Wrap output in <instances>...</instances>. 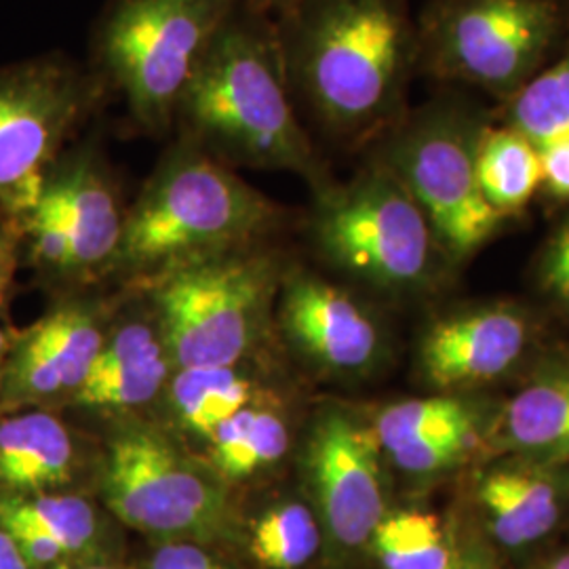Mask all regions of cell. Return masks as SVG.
Segmentation results:
<instances>
[{
  "label": "cell",
  "mask_w": 569,
  "mask_h": 569,
  "mask_svg": "<svg viewBox=\"0 0 569 569\" xmlns=\"http://www.w3.org/2000/svg\"><path fill=\"white\" fill-rule=\"evenodd\" d=\"M281 37L293 98L336 140L369 142L406 114L418 28L406 0H302Z\"/></svg>",
  "instance_id": "cell-1"
},
{
  "label": "cell",
  "mask_w": 569,
  "mask_h": 569,
  "mask_svg": "<svg viewBox=\"0 0 569 569\" xmlns=\"http://www.w3.org/2000/svg\"><path fill=\"white\" fill-rule=\"evenodd\" d=\"M178 119L234 159L323 178L293 106L281 34L256 18L226 21L183 89Z\"/></svg>",
  "instance_id": "cell-2"
},
{
  "label": "cell",
  "mask_w": 569,
  "mask_h": 569,
  "mask_svg": "<svg viewBox=\"0 0 569 569\" xmlns=\"http://www.w3.org/2000/svg\"><path fill=\"white\" fill-rule=\"evenodd\" d=\"M274 216V204L201 148L180 146L124 218L114 260L143 270L222 253L262 232Z\"/></svg>",
  "instance_id": "cell-3"
},
{
  "label": "cell",
  "mask_w": 569,
  "mask_h": 569,
  "mask_svg": "<svg viewBox=\"0 0 569 569\" xmlns=\"http://www.w3.org/2000/svg\"><path fill=\"white\" fill-rule=\"evenodd\" d=\"M489 124L481 108L448 98L406 112L388 131L380 161L422 209L449 264L467 262L507 222L477 182V150Z\"/></svg>",
  "instance_id": "cell-4"
},
{
  "label": "cell",
  "mask_w": 569,
  "mask_h": 569,
  "mask_svg": "<svg viewBox=\"0 0 569 569\" xmlns=\"http://www.w3.org/2000/svg\"><path fill=\"white\" fill-rule=\"evenodd\" d=\"M232 16L234 0H112L96 34L102 79L121 91L136 121L164 131Z\"/></svg>",
  "instance_id": "cell-5"
},
{
  "label": "cell",
  "mask_w": 569,
  "mask_h": 569,
  "mask_svg": "<svg viewBox=\"0 0 569 569\" xmlns=\"http://www.w3.org/2000/svg\"><path fill=\"white\" fill-rule=\"evenodd\" d=\"M418 28V63L441 81L507 103L568 39L559 0H432Z\"/></svg>",
  "instance_id": "cell-6"
},
{
  "label": "cell",
  "mask_w": 569,
  "mask_h": 569,
  "mask_svg": "<svg viewBox=\"0 0 569 569\" xmlns=\"http://www.w3.org/2000/svg\"><path fill=\"white\" fill-rule=\"evenodd\" d=\"M312 234L333 266L387 291H420L449 268L427 216L382 161L326 188Z\"/></svg>",
  "instance_id": "cell-7"
},
{
  "label": "cell",
  "mask_w": 569,
  "mask_h": 569,
  "mask_svg": "<svg viewBox=\"0 0 569 569\" xmlns=\"http://www.w3.org/2000/svg\"><path fill=\"white\" fill-rule=\"evenodd\" d=\"M102 74L61 56L0 68V204L26 216L63 142L102 100Z\"/></svg>",
  "instance_id": "cell-8"
},
{
  "label": "cell",
  "mask_w": 569,
  "mask_h": 569,
  "mask_svg": "<svg viewBox=\"0 0 569 569\" xmlns=\"http://www.w3.org/2000/svg\"><path fill=\"white\" fill-rule=\"evenodd\" d=\"M272 272L266 258L224 251L169 266L159 302L176 366L234 367L256 340Z\"/></svg>",
  "instance_id": "cell-9"
},
{
  "label": "cell",
  "mask_w": 569,
  "mask_h": 569,
  "mask_svg": "<svg viewBox=\"0 0 569 569\" xmlns=\"http://www.w3.org/2000/svg\"><path fill=\"white\" fill-rule=\"evenodd\" d=\"M102 493L124 526L150 536L194 542L234 533L224 489L146 428H129L112 439Z\"/></svg>",
  "instance_id": "cell-10"
},
{
  "label": "cell",
  "mask_w": 569,
  "mask_h": 569,
  "mask_svg": "<svg viewBox=\"0 0 569 569\" xmlns=\"http://www.w3.org/2000/svg\"><path fill=\"white\" fill-rule=\"evenodd\" d=\"M380 449L373 427L342 407L321 411L310 430L306 467L319 523L331 547L340 552L369 547L388 515Z\"/></svg>",
  "instance_id": "cell-11"
},
{
  "label": "cell",
  "mask_w": 569,
  "mask_h": 569,
  "mask_svg": "<svg viewBox=\"0 0 569 569\" xmlns=\"http://www.w3.org/2000/svg\"><path fill=\"white\" fill-rule=\"evenodd\" d=\"M531 345L528 315L512 305L453 310L428 327L420 345V371L428 387L462 395L509 376Z\"/></svg>",
  "instance_id": "cell-12"
},
{
  "label": "cell",
  "mask_w": 569,
  "mask_h": 569,
  "mask_svg": "<svg viewBox=\"0 0 569 569\" xmlns=\"http://www.w3.org/2000/svg\"><path fill=\"white\" fill-rule=\"evenodd\" d=\"M472 500L493 545L531 549L559 528L569 509V467L500 456L477 472Z\"/></svg>",
  "instance_id": "cell-13"
},
{
  "label": "cell",
  "mask_w": 569,
  "mask_h": 569,
  "mask_svg": "<svg viewBox=\"0 0 569 569\" xmlns=\"http://www.w3.org/2000/svg\"><path fill=\"white\" fill-rule=\"evenodd\" d=\"M283 321L291 340L317 366L333 373H363L376 366L380 331L345 289L317 277H296L287 284Z\"/></svg>",
  "instance_id": "cell-14"
},
{
  "label": "cell",
  "mask_w": 569,
  "mask_h": 569,
  "mask_svg": "<svg viewBox=\"0 0 569 569\" xmlns=\"http://www.w3.org/2000/svg\"><path fill=\"white\" fill-rule=\"evenodd\" d=\"M491 428V443L505 458L569 467V366L540 369L510 399Z\"/></svg>",
  "instance_id": "cell-15"
},
{
  "label": "cell",
  "mask_w": 569,
  "mask_h": 569,
  "mask_svg": "<svg viewBox=\"0 0 569 569\" xmlns=\"http://www.w3.org/2000/svg\"><path fill=\"white\" fill-rule=\"evenodd\" d=\"M60 201L70 239V268H89L117 258L124 218L93 152H82L47 178Z\"/></svg>",
  "instance_id": "cell-16"
},
{
  "label": "cell",
  "mask_w": 569,
  "mask_h": 569,
  "mask_svg": "<svg viewBox=\"0 0 569 569\" xmlns=\"http://www.w3.org/2000/svg\"><path fill=\"white\" fill-rule=\"evenodd\" d=\"M72 439L58 418L32 411L0 422V486L9 493H44L72 472Z\"/></svg>",
  "instance_id": "cell-17"
},
{
  "label": "cell",
  "mask_w": 569,
  "mask_h": 569,
  "mask_svg": "<svg viewBox=\"0 0 569 569\" xmlns=\"http://www.w3.org/2000/svg\"><path fill=\"white\" fill-rule=\"evenodd\" d=\"M477 182L498 216H519L542 186L540 150L507 124H489L477 150Z\"/></svg>",
  "instance_id": "cell-18"
},
{
  "label": "cell",
  "mask_w": 569,
  "mask_h": 569,
  "mask_svg": "<svg viewBox=\"0 0 569 569\" xmlns=\"http://www.w3.org/2000/svg\"><path fill=\"white\" fill-rule=\"evenodd\" d=\"M563 51L505 103L502 124L538 150L569 138V32Z\"/></svg>",
  "instance_id": "cell-19"
},
{
  "label": "cell",
  "mask_w": 569,
  "mask_h": 569,
  "mask_svg": "<svg viewBox=\"0 0 569 569\" xmlns=\"http://www.w3.org/2000/svg\"><path fill=\"white\" fill-rule=\"evenodd\" d=\"M369 547L382 569H449L456 536L428 510L388 512Z\"/></svg>",
  "instance_id": "cell-20"
},
{
  "label": "cell",
  "mask_w": 569,
  "mask_h": 569,
  "mask_svg": "<svg viewBox=\"0 0 569 569\" xmlns=\"http://www.w3.org/2000/svg\"><path fill=\"white\" fill-rule=\"evenodd\" d=\"M251 401V385L234 367L180 369L171 385V403L183 427L211 439L226 420Z\"/></svg>",
  "instance_id": "cell-21"
},
{
  "label": "cell",
  "mask_w": 569,
  "mask_h": 569,
  "mask_svg": "<svg viewBox=\"0 0 569 569\" xmlns=\"http://www.w3.org/2000/svg\"><path fill=\"white\" fill-rule=\"evenodd\" d=\"M287 448L284 420L268 409L244 407L211 435V458L226 479H243L279 462Z\"/></svg>",
  "instance_id": "cell-22"
},
{
  "label": "cell",
  "mask_w": 569,
  "mask_h": 569,
  "mask_svg": "<svg viewBox=\"0 0 569 569\" xmlns=\"http://www.w3.org/2000/svg\"><path fill=\"white\" fill-rule=\"evenodd\" d=\"M20 523L53 540L66 555L91 549L98 515L77 496L0 493V526Z\"/></svg>",
  "instance_id": "cell-23"
},
{
  "label": "cell",
  "mask_w": 569,
  "mask_h": 569,
  "mask_svg": "<svg viewBox=\"0 0 569 569\" xmlns=\"http://www.w3.org/2000/svg\"><path fill=\"white\" fill-rule=\"evenodd\" d=\"M475 425H486V418L475 401L465 395L437 392L432 397H418L388 406L371 427L376 430L380 448L388 449L430 432Z\"/></svg>",
  "instance_id": "cell-24"
},
{
  "label": "cell",
  "mask_w": 569,
  "mask_h": 569,
  "mask_svg": "<svg viewBox=\"0 0 569 569\" xmlns=\"http://www.w3.org/2000/svg\"><path fill=\"white\" fill-rule=\"evenodd\" d=\"M321 549V523L302 502L268 510L251 529V552L270 569H300Z\"/></svg>",
  "instance_id": "cell-25"
},
{
  "label": "cell",
  "mask_w": 569,
  "mask_h": 569,
  "mask_svg": "<svg viewBox=\"0 0 569 569\" xmlns=\"http://www.w3.org/2000/svg\"><path fill=\"white\" fill-rule=\"evenodd\" d=\"M60 371L63 390H79L102 350V333L89 315L77 308L58 310L34 327Z\"/></svg>",
  "instance_id": "cell-26"
},
{
  "label": "cell",
  "mask_w": 569,
  "mask_h": 569,
  "mask_svg": "<svg viewBox=\"0 0 569 569\" xmlns=\"http://www.w3.org/2000/svg\"><path fill=\"white\" fill-rule=\"evenodd\" d=\"M486 443V425L430 432L385 449L392 465L411 477L443 475L465 465Z\"/></svg>",
  "instance_id": "cell-27"
},
{
  "label": "cell",
  "mask_w": 569,
  "mask_h": 569,
  "mask_svg": "<svg viewBox=\"0 0 569 569\" xmlns=\"http://www.w3.org/2000/svg\"><path fill=\"white\" fill-rule=\"evenodd\" d=\"M167 378L163 355L136 366L122 367L103 378L84 382L77 390V401L87 407H133L150 401Z\"/></svg>",
  "instance_id": "cell-28"
},
{
  "label": "cell",
  "mask_w": 569,
  "mask_h": 569,
  "mask_svg": "<svg viewBox=\"0 0 569 569\" xmlns=\"http://www.w3.org/2000/svg\"><path fill=\"white\" fill-rule=\"evenodd\" d=\"M7 390L13 399L20 401L53 397L63 390L60 371L37 331H32L16 352L13 363L9 367Z\"/></svg>",
  "instance_id": "cell-29"
},
{
  "label": "cell",
  "mask_w": 569,
  "mask_h": 569,
  "mask_svg": "<svg viewBox=\"0 0 569 569\" xmlns=\"http://www.w3.org/2000/svg\"><path fill=\"white\" fill-rule=\"evenodd\" d=\"M23 220L32 237L37 258L44 264L70 268V239L60 201L49 182H44L39 201L23 216Z\"/></svg>",
  "instance_id": "cell-30"
},
{
  "label": "cell",
  "mask_w": 569,
  "mask_h": 569,
  "mask_svg": "<svg viewBox=\"0 0 569 569\" xmlns=\"http://www.w3.org/2000/svg\"><path fill=\"white\" fill-rule=\"evenodd\" d=\"M536 279L550 302L569 317V213L550 230L536 258Z\"/></svg>",
  "instance_id": "cell-31"
},
{
  "label": "cell",
  "mask_w": 569,
  "mask_h": 569,
  "mask_svg": "<svg viewBox=\"0 0 569 569\" xmlns=\"http://www.w3.org/2000/svg\"><path fill=\"white\" fill-rule=\"evenodd\" d=\"M159 355H163L161 346L148 327H122L121 331L110 340V345L102 346L84 382L98 380L112 371H119L122 367L136 366V363H142V361H148Z\"/></svg>",
  "instance_id": "cell-32"
},
{
  "label": "cell",
  "mask_w": 569,
  "mask_h": 569,
  "mask_svg": "<svg viewBox=\"0 0 569 569\" xmlns=\"http://www.w3.org/2000/svg\"><path fill=\"white\" fill-rule=\"evenodd\" d=\"M542 186L550 199L569 203V138L540 148Z\"/></svg>",
  "instance_id": "cell-33"
},
{
  "label": "cell",
  "mask_w": 569,
  "mask_h": 569,
  "mask_svg": "<svg viewBox=\"0 0 569 569\" xmlns=\"http://www.w3.org/2000/svg\"><path fill=\"white\" fill-rule=\"evenodd\" d=\"M150 569H226L213 555L190 545V542H171L152 555Z\"/></svg>",
  "instance_id": "cell-34"
},
{
  "label": "cell",
  "mask_w": 569,
  "mask_h": 569,
  "mask_svg": "<svg viewBox=\"0 0 569 569\" xmlns=\"http://www.w3.org/2000/svg\"><path fill=\"white\" fill-rule=\"evenodd\" d=\"M449 569H500L486 542L477 536H456V555Z\"/></svg>",
  "instance_id": "cell-35"
},
{
  "label": "cell",
  "mask_w": 569,
  "mask_h": 569,
  "mask_svg": "<svg viewBox=\"0 0 569 569\" xmlns=\"http://www.w3.org/2000/svg\"><path fill=\"white\" fill-rule=\"evenodd\" d=\"M0 569H30L16 540L0 529Z\"/></svg>",
  "instance_id": "cell-36"
},
{
  "label": "cell",
  "mask_w": 569,
  "mask_h": 569,
  "mask_svg": "<svg viewBox=\"0 0 569 569\" xmlns=\"http://www.w3.org/2000/svg\"><path fill=\"white\" fill-rule=\"evenodd\" d=\"M256 11H281L283 16L291 13L302 0H247Z\"/></svg>",
  "instance_id": "cell-37"
},
{
  "label": "cell",
  "mask_w": 569,
  "mask_h": 569,
  "mask_svg": "<svg viewBox=\"0 0 569 569\" xmlns=\"http://www.w3.org/2000/svg\"><path fill=\"white\" fill-rule=\"evenodd\" d=\"M9 262H11V244L4 237H0V293L9 274Z\"/></svg>",
  "instance_id": "cell-38"
},
{
  "label": "cell",
  "mask_w": 569,
  "mask_h": 569,
  "mask_svg": "<svg viewBox=\"0 0 569 569\" xmlns=\"http://www.w3.org/2000/svg\"><path fill=\"white\" fill-rule=\"evenodd\" d=\"M540 569H569V549L552 555L549 561H545Z\"/></svg>",
  "instance_id": "cell-39"
},
{
  "label": "cell",
  "mask_w": 569,
  "mask_h": 569,
  "mask_svg": "<svg viewBox=\"0 0 569 569\" xmlns=\"http://www.w3.org/2000/svg\"><path fill=\"white\" fill-rule=\"evenodd\" d=\"M47 569H112V568H106V566H74V563H70V561H58L56 566H51V568Z\"/></svg>",
  "instance_id": "cell-40"
},
{
  "label": "cell",
  "mask_w": 569,
  "mask_h": 569,
  "mask_svg": "<svg viewBox=\"0 0 569 569\" xmlns=\"http://www.w3.org/2000/svg\"><path fill=\"white\" fill-rule=\"evenodd\" d=\"M2 352H4V336L0 331V359H2Z\"/></svg>",
  "instance_id": "cell-41"
}]
</instances>
